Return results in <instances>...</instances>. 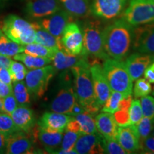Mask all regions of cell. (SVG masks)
<instances>
[{
    "instance_id": "1",
    "label": "cell",
    "mask_w": 154,
    "mask_h": 154,
    "mask_svg": "<svg viewBox=\"0 0 154 154\" xmlns=\"http://www.w3.org/2000/svg\"><path fill=\"white\" fill-rule=\"evenodd\" d=\"M134 26L122 18L116 19L103 29V47L109 57L123 61L132 48Z\"/></svg>"
},
{
    "instance_id": "2",
    "label": "cell",
    "mask_w": 154,
    "mask_h": 154,
    "mask_svg": "<svg viewBox=\"0 0 154 154\" xmlns=\"http://www.w3.org/2000/svg\"><path fill=\"white\" fill-rule=\"evenodd\" d=\"M71 69L76 99L86 111L92 116L96 115L101 109L94 93L89 63L86 56H82Z\"/></svg>"
},
{
    "instance_id": "3",
    "label": "cell",
    "mask_w": 154,
    "mask_h": 154,
    "mask_svg": "<svg viewBox=\"0 0 154 154\" xmlns=\"http://www.w3.org/2000/svg\"><path fill=\"white\" fill-rule=\"evenodd\" d=\"M102 68L111 91L120 92L124 98L132 96L133 80L124 61L109 57Z\"/></svg>"
},
{
    "instance_id": "4",
    "label": "cell",
    "mask_w": 154,
    "mask_h": 154,
    "mask_svg": "<svg viewBox=\"0 0 154 154\" xmlns=\"http://www.w3.org/2000/svg\"><path fill=\"white\" fill-rule=\"evenodd\" d=\"M84 47L86 54L96 59H105L109 58L106 52L103 44V28L98 19H87L83 24Z\"/></svg>"
},
{
    "instance_id": "5",
    "label": "cell",
    "mask_w": 154,
    "mask_h": 154,
    "mask_svg": "<svg viewBox=\"0 0 154 154\" xmlns=\"http://www.w3.org/2000/svg\"><path fill=\"white\" fill-rule=\"evenodd\" d=\"M1 29L9 38L21 45L35 42L36 31L33 24L17 15L6 17Z\"/></svg>"
},
{
    "instance_id": "6",
    "label": "cell",
    "mask_w": 154,
    "mask_h": 154,
    "mask_svg": "<svg viewBox=\"0 0 154 154\" xmlns=\"http://www.w3.org/2000/svg\"><path fill=\"white\" fill-rule=\"evenodd\" d=\"M71 74L72 72L67 69L61 75L59 89L50 104V109L54 112L69 114L77 101Z\"/></svg>"
},
{
    "instance_id": "7",
    "label": "cell",
    "mask_w": 154,
    "mask_h": 154,
    "mask_svg": "<svg viewBox=\"0 0 154 154\" xmlns=\"http://www.w3.org/2000/svg\"><path fill=\"white\" fill-rule=\"evenodd\" d=\"M121 18L133 26L154 22V2L151 0H130Z\"/></svg>"
},
{
    "instance_id": "8",
    "label": "cell",
    "mask_w": 154,
    "mask_h": 154,
    "mask_svg": "<svg viewBox=\"0 0 154 154\" xmlns=\"http://www.w3.org/2000/svg\"><path fill=\"white\" fill-rule=\"evenodd\" d=\"M56 71L53 65H47L27 72L25 77V84L29 94L35 98H41L47 91L50 81L55 74Z\"/></svg>"
},
{
    "instance_id": "9",
    "label": "cell",
    "mask_w": 154,
    "mask_h": 154,
    "mask_svg": "<svg viewBox=\"0 0 154 154\" xmlns=\"http://www.w3.org/2000/svg\"><path fill=\"white\" fill-rule=\"evenodd\" d=\"M62 49L66 53L74 56H86L84 47L83 32L78 23H69L61 36Z\"/></svg>"
},
{
    "instance_id": "10",
    "label": "cell",
    "mask_w": 154,
    "mask_h": 154,
    "mask_svg": "<svg viewBox=\"0 0 154 154\" xmlns=\"http://www.w3.org/2000/svg\"><path fill=\"white\" fill-rule=\"evenodd\" d=\"M128 0H93L91 14L96 18L105 20L115 19L122 14Z\"/></svg>"
},
{
    "instance_id": "11",
    "label": "cell",
    "mask_w": 154,
    "mask_h": 154,
    "mask_svg": "<svg viewBox=\"0 0 154 154\" xmlns=\"http://www.w3.org/2000/svg\"><path fill=\"white\" fill-rule=\"evenodd\" d=\"M132 49L137 52L154 55V22L134 28Z\"/></svg>"
},
{
    "instance_id": "12",
    "label": "cell",
    "mask_w": 154,
    "mask_h": 154,
    "mask_svg": "<svg viewBox=\"0 0 154 154\" xmlns=\"http://www.w3.org/2000/svg\"><path fill=\"white\" fill-rule=\"evenodd\" d=\"M90 73L96 101L102 106L109 96L111 90L107 82L102 66L97 61L89 63Z\"/></svg>"
},
{
    "instance_id": "13",
    "label": "cell",
    "mask_w": 154,
    "mask_h": 154,
    "mask_svg": "<svg viewBox=\"0 0 154 154\" xmlns=\"http://www.w3.org/2000/svg\"><path fill=\"white\" fill-rule=\"evenodd\" d=\"M74 17L66 10L58 11L54 14L44 17L38 21V24L42 28L57 38H60L63 30L69 23L74 21Z\"/></svg>"
},
{
    "instance_id": "14",
    "label": "cell",
    "mask_w": 154,
    "mask_h": 154,
    "mask_svg": "<svg viewBox=\"0 0 154 154\" xmlns=\"http://www.w3.org/2000/svg\"><path fill=\"white\" fill-rule=\"evenodd\" d=\"M30 133L17 131L7 136L6 153L23 154L32 153L35 137L32 138L29 135Z\"/></svg>"
},
{
    "instance_id": "15",
    "label": "cell",
    "mask_w": 154,
    "mask_h": 154,
    "mask_svg": "<svg viewBox=\"0 0 154 154\" xmlns=\"http://www.w3.org/2000/svg\"><path fill=\"white\" fill-rule=\"evenodd\" d=\"M61 9L59 0H30L25 7L26 14L34 19H43Z\"/></svg>"
},
{
    "instance_id": "16",
    "label": "cell",
    "mask_w": 154,
    "mask_h": 154,
    "mask_svg": "<svg viewBox=\"0 0 154 154\" xmlns=\"http://www.w3.org/2000/svg\"><path fill=\"white\" fill-rule=\"evenodd\" d=\"M154 61V55L142 53H134L126 58V68L133 82L143 75L146 69Z\"/></svg>"
},
{
    "instance_id": "17",
    "label": "cell",
    "mask_w": 154,
    "mask_h": 154,
    "mask_svg": "<svg viewBox=\"0 0 154 154\" xmlns=\"http://www.w3.org/2000/svg\"><path fill=\"white\" fill-rule=\"evenodd\" d=\"M72 116L57 112L44 113L38 122V126L49 132L63 133Z\"/></svg>"
},
{
    "instance_id": "18",
    "label": "cell",
    "mask_w": 154,
    "mask_h": 154,
    "mask_svg": "<svg viewBox=\"0 0 154 154\" xmlns=\"http://www.w3.org/2000/svg\"><path fill=\"white\" fill-rule=\"evenodd\" d=\"M116 140L127 153H132L140 151L139 138L135 125L119 126L117 129Z\"/></svg>"
},
{
    "instance_id": "19",
    "label": "cell",
    "mask_w": 154,
    "mask_h": 154,
    "mask_svg": "<svg viewBox=\"0 0 154 154\" xmlns=\"http://www.w3.org/2000/svg\"><path fill=\"white\" fill-rule=\"evenodd\" d=\"M103 136L101 134H82L75 144V149L79 154L103 153Z\"/></svg>"
},
{
    "instance_id": "20",
    "label": "cell",
    "mask_w": 154,
    "mask_h": 154,
    "mask_svg": "<svg viewBox=\"0 0 154 154\" xmlns=\"http://www.w3.org/2000/svg\"><path fill=\"white\" fill-rule=\"evenodd\" d=\"M14 124L20 131L30 133L36 125L34 112L27 106H19L11 114Z\"/></svg>"
},
{
    "instance_id": "21",
    "label": "cell",
    "mask_w": 154,
    "mask_h": 154,
    "mask_svg": "<svg viewBox=\"0 0 154 154\" xmlns=\"http://www.w3.org/2000/svg\"><path fill=\"white\" fill-rule=\"evenodd\" d=\"M95 123L97 131L107 139H116L117 123L112 113L101 112L96 116Z\"/></svg>"
},
{
    "instance_id": "22",
    "label": "cell",
    "mask_w": 154,
    "mask_h": 154,
    "mask_svg": "<svg viewBox=\"0 0 154 154\" xmlns=\"http://www.w3.org/2000/svg\"><path fill=\"white\" fill-rule=\"evenodd\" d=\"M61 6L74 18L86 19L91 15L88 0H59Z\"/></svg>"
},
{
    "instance_id": "23",
    "label": "cell",
    "mask_w": 154,
    "mask_h": 154,
    "mask_svg": "<svg viewBox=\"0 0 154 154\" xmlns=\"http://www.w3.org/2000/svg\"><path fill=\"white\" fill-rule=\"evenodd\" d=\"M33 131L35 138L39 140L42 145L49 153H53L54 151L57 149L61 143L63 138L62 133L47 131L38 126L35 131L34 128Z\"/></svg>"
},
{
    "instance_id": "24",
    "label": "cell",
    "mask_w": 154,
    "mask_h": 154,
    "mask_svg": "<svg viewBox=\"0 0 154 154\" xmlns=\"http://www.w3.org/2000/svg\"><path fill=\"white\" fill-rule=\"evenodd\" d=\"M34 27L36 31L35 42L44 47L49 48L54 51H57L58 50H63L62 46L61 43V38H57L53 36L47 31L44 29L40 26L38 22H33Z\"/></svg>"
},
{
    "instance_id": "25",
    "label": "cell",
    "mask_w": 154,
    "mask_h": 154,
    "mask_svg": "<svg viewBox=\"0 0 154 154\" xmlns=\"http://www.w3.org/2000/svg\"><path fill=\"white\" fill-rule=\"evenodd\" d=\"M81 57L82 56L71 55L63 50H58L51 59V62L56 70L65 71L74 66Z\"/></svg>"
},
{
    "instance_id": "26",
    "label": "cell",
    "mask_w": 154,
    "mask_h": 154,
    "mask_svg": "<svg viewBox=\"0 0 154 154\" xmlns=\"http://www.w3.org/2000/svg\"><path fill=\"white\" fill-rule=\"evenodd\" d=\"M13 58L14 60L22 62L24 66L30 69L41 68L51 63V59L49 58L35 57V56L27 54L24 52L17 54L14 56Z\"/></svg>"
},
{
    "instance_id": "27",
    "label": "cell",
    "mask_w": 154,
    "mask_h": 154,
    "mask_svg": "<svg viewBox=\"0 0 154 154\" xmlns=\"http://www.w3.org/2000/svg\"><path fill=\"white\" fill-rule=\"evenodd\" d=\"M22 52H24L23 45L9 38L0 29V54L13 57L17 54Z\"/></svg>"
},
{
    "instance_id": "28",
    "label": "cell",
    "mask_w": 154,
    "mask_h": 154,
    "mask_svg": "<svg viewBox=\"0 0 154 154\" xmlns=\"http://www.w3.org/2000/svg\"><path fill=\"white\" fill-rule=\"evenodd\" d=\"M74 117L79 126L81 134H90L97 133L95 119H94L93 116L88 113L87 111H84V113L75 116Z\"/></svg>"
},
{
    "instance_id": "29",
    "label": "cell",
    "mask_w": 154,
    "mask_h": 154,
    "mask_svg": "<svg viewBox=\"0 0 154 154\" xmlns=\"http://www.w3.org/2000/svg\"><path fill=\"white\" fill-rule=\"evenodd\" d=\"M23 47H24V53L25 54L38 57L49 58L51 59H52L56 52L53 50L36 42L23 45Z\"/></svg>"
},
{
    "instance_id": "30",
    "label": "cell",
    "mask_w": 154,
    "mask_h": 154,
    "mask_svg": "<svg viewBox=\"0 0 154 154\" xmlns=\"http://www.w3.org/2000/svg\"><path fill=\"white\" fill-rule=\"evenodd\" d=\"M13 94L18 106H26L30 103V94L26 84L23 81L14 82Z\"/></svg>"
},
{
    "instance_id": "31",
    "label": "cell",
    "mask_w": 154,
    "mask_h": 154,
    "mask_svg": "<svg viewBox=\"0 0 154 154\" xmlns=\"http://www.w3.org/2000/svg\"><path fill=\"white\" fill-rule=\"evenodd\" d=\"M131 100L132 96L124 98L121 102L119 109L113 113V116L119 126H127L128 121V109Z\"/></svg>"
},
{
    "instance_id": "32",
    "label": "cell",
    "mask_w": 154,
    "mask_h": 154,
    "mask_svg": "<svg viewBox=\"0 0 154 154\" xmlns=\"http://www.w3.org/2000/svg\"><path fill=\"white\" fill-rule=\"evenodd\" d=\"M136 132L139 138L140 146L142 142L151 135L154 128V120L143 116L140 121L135 124Z\"/></svg>"
},
{
    "instance_id": "33",
    "label": "cell",
    "mask_w": 154,
    "mask_h": 154,
    "mask_svg": "<svg viewBox=\"0 0 154 154\" xmlns=\"http://www.w3.org/2000/svg\"><path fill=\"white\" fill-rule=\"evenodd\" d=\"M124 98V95L120 92L111 91L104 104L101 106V111L113 114L119 109L121 102Z\"/></svg>"
},
{
    "instance_id": "34",
    "label": "cell",
    "mask_w": 154,
    "mask_h": 154,
    "mask_svg": "<svg viewBox=\"0 0 154 154\" xmlns=\"http://www.w3.org/2000/svg\"><path fill=\"white\" fill-rule=\"evenodd\" d=\"M143 117L141 105L140 101L138 99L135 98L131 100L129 109H128V121L127 126L135 125L140 121Z\"/></svg>"
},
{
    "instance_id": "35",
    "label": "cell",
    "mask_w": 154,
    "mask_h": 154,
    "mask_svg": "<svg viewBox=\"0 0 154 154\" xmlns=\"http://www.w3.org/2000/svg\"><path fill=\"white\" fill-rule=\"evenodd\" d=\"M17 131H20L14 124L11 116L0 111V132L7 136Z\"/></svg>"
},
{
    "instance_id": "36",
    "label": "cell",
    "mask_w": 154,
    "mask_h": 154,
    "mask_svg": "<svg viewBox=\"0 0 154 154\" xmlns=\"http://www.w3.org/2000/svg\"><path fill=\"white\" fill-rule=\"evenodd\" d=\"M151 91L152 86L151 83L148 82L145 78H139L136 80L133 89L135 98L138 99V98L143 97L151 94Z\"/></svg>"
},
{
    "instance_id": "37",
    "label": "cell",
    "mask_w": 154,
    "mask_h": 154,
    "mask_svg": "<svg viewBox=\"0 0 154 154\" xmlns=\"http://www.w3.org/2000/svg\"><path fill=\"white\" fill-rule=\"evenodd\" d=\"M9 71L13 82L24 80L28 72L24 65L22 63L18 62V61H12L9 68Z\"/></svg>"
},
{
    "instance_id": "38",
    "label": "cell",
    "mask_w": 154,
    "mask_h": 154,
    "mask_svg": "<svg viewBox=\"0 0 154 154\" xmlns=\"http://www.w3.org/2000/svg\"><path fill=\"white\" fill-rule=\"evenodd\" d=\"M64 132V136H63L62 140H61V149L69 151V150L75 149V144L82 134L79 132H75L70 130H65Z\"/></svg>"
},
{
    "instance_id": "39",
    "label": "cell",
    "mask_w": 154,
    "mask_h": 154,
    "mask_svg": "<svg viewBox=\"0 0 154 154\" xmlns=\"http://www.w3.org/2000/svg\"><path fill=\"white\" fill-rule=\"evenodd\" d=\"M103 149L104 153L108 154H126L127 152L123 149L116 139L102 138Z\"/></svg>"
},
{
    "instance_id": "40",
    "label": "cell",
    "mask_w": 154,
    "mask_h": 154,
    "mask_svg": "<svg viewBox=\"0 0 154 154\" xmlns=\"http://www.w3.org/2000/svg\"><path fill=\"white\" fill-rule=\"evenodd\" d=\"M140 101L143 116L154 120V98L147 95L141 97Z\"/></svg>"
},
{
    "instance_id": "41",
    "label": "cell",
    "mask_w": 154,
    "mask_h": 154,
    "mask_svg": "<svg viewBox=\"0 0 154 154\" xmlns=\"http://www.w3.org/2000/svg\"><path fill=\"white\" fill-rule=\"evenodd\" d=\"M3 103V112L10 115L12 113L15 109L18 106V103L16 99H15L14 94H11L10 95L6 96L2 99Z\"/></svg>"
},
{
    "instance_id": "42",
    "label": "cell",
    "mask_w": 154,
    "mask_h": 154,
    "mask_svg": "<svg viewBox=\"0 0 154 154\" xmlns=\"http://www.w3.org/2000/svg\"><path fill=\"white\" fill-rule=\"evenodd\" d=\"M140 151L145 153H154V136H149L142 142Z\"/></svg>"
},
{
    "instance_id": "43",
    "label": "cell",
    "mask_w": 154,
    "mask_h": 154,
    "mask_svg": "<svg viewBox=\"0 0 154 154\" xmlns=\"http://www.w3.org/2000/svg\"><path fill=\"white\" fill-rule=\"evenodd\" d=\"M0 82L8 84L9 86H12L13 82L11 79L9 69H0Z\"/></svg>"
},
{
    "instance_id": "44",
    "label": "cell",
    "mask_w": 154,
    "mask_h": 154,
    "mask_svg": "<svg viewBox=\"0 0 154 154\" xmlns=\"http://www.w3.org/2000/svg\"><path fill=\"white\" fill-rule=\"evenodd\" d=\"M13 93V86L0 82V97L2 99Z\"/></svg>"
},
{
    "instance_id": "45",
    "label": "cell",
    "mask_w": 154,
    "mask_h": 154,
    "mask_svg": "<svg viewBox=\"0 0 154 154\" xmlns=\"http://www.w3.org/2000/svg\"><path fill=\"white\" fill-rule=\"evenodd\" d=\"M144 78L151 84H154V61L152 62L143 73Z\"/></svg>"
},
{
    "instance_id": "46",
    "label": "cell",
    "mask_w": 154,
    "mask_h": 154,
    "mask_svg": "<svg viewBox=\"0 0 154 154\" xmlns=\"http://www.w3.org/2000/svg\"><path fill=\"white\" fill-rule=\"evenodd\" d=\"M84 111H86L85 109L79 103L78 101H76L75 102V103L73 106V107L72 108V109H71L70 112L69 113L68 115L71 116H75L84 113Z\"/></svg>"
},
{
    "instance_id": "47",
    "label": "cell",
    "mask_w": 154,
    "mask_h": 154,
    "mask_svg": "<svg viewBox=\"0 0 154 154\" xmlns=\"http://www.w3.org/2000/svg\"><path fill=\"white\" fill-rule=\"evenodd\" d=\"M12 61L11 57L0 54V69H9Z\"/></svg>"
},
{
    "instance_id": "48",
    "label": "cell",
    "mask_w": 154,
    "mask_h": 154,
    "mask_svg": "<svg viewBox=\"0 0 154 154\" xmlns=\"http://www.w3.org/2000/svg\"><path fill=\"white\" fill-rule=\"evenodd\" d=\"M7 146V136L0 132V153H6Z\"/></svg>"
},
{
    "instance_id": "49",
    "label": "cell",
    "mask_w": 154,
    "mask_h": 154,
    "mask_svg": "<svg viewBox=\"0 0 154 154\" xmlns=\"http://www.w3.org/2000/svg\"><path fill=\"white\" fill-rule=\"evenodd\" d=\"M0 111L3 112V103H2V99L0 97Z\"/></svg>"
},
{
    "instance_id": "50",
    "label": "cell",
    "mask_w": 154,
    "mask_h": 154,
    "mask_svg": "<svg viewBox=\"0 0 154 154\" xmlns=\"http://www.w3.org/2000/svg\"><path fill=\"white\" fill-rule=\"evenodd\" d=\"M152 136H154V128H153V131H152Z\"/></svg>"
},
{
    "instance_id": "51",
    "label": "cell",
    "mask_w": 154,
    "mask_h": 154,
    "mask_svg": "<svg viewBox=\"0 0 154 154\" xmlns=\"http://www.w3.org/2000/svg\"><path fill=\"white\" fill-rule=\"evenodd\" d=\"M153 95L154 96V88H153Z\"/></svg>"
},
{
    "instance_id": "52",
    "label": "cell",
    "mask_w": 154,
    "mask_h": 154,
    "mask_svg": "<svg viewBox=\"0 0 154 154\" xmlns=\"http://www.w3.org/2000/svg\"><path fill=\"white\" fill-rule=\"evenodd\" d=\"M3 1H5V0H0V3H1L2 2H3Z\"/></svg>"
},
{
    "instance_id": "53",
    "label": "cell",
    "mask_w": 154,
    "mask_h": 154,
    "mask_svg": "<svg viewBox=\"0 0 154 154\" xmlns=\"http://www.w3.org/2000/svg\"><path fill=\"white\" fill-rule=\"evenodd\" d=\"M151 1H152V2H154V0H151Z\"/></svg>"
}]
</instances>
